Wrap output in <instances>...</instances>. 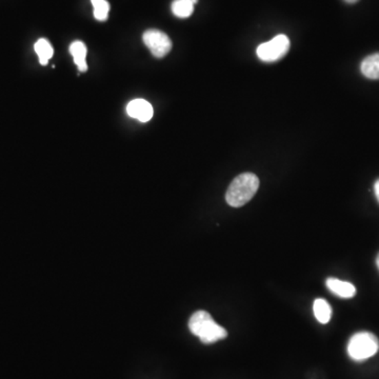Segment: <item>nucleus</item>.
<instances>
[{
  "mask_svg": "<svg viewBox=\"0 0 379 379\" xmlns=\"http://www.w3.org/2000/svg\"><path fill=\"white\" fill-rule=\"evenodd\" d=\"M376 266H377V268H378V270H379V254H378V255H377V257H376Z\"/></svg>",
  "mask_w": 379,
  "mask_h": 379,
  "instance_id": "16",
  "label": "nucleus"
},
{
  "mask_svg": "<svg viewBox=\"0 0 379 379\" xmlns=\"http://www.w3.org/2000/svg\"><path fill=\"white\" fill-rule=\"evenodd\" d=\"M347 3H358L359 0H345Z\"/></svg>",
  "mask_w": 379,
  "mask_h": 379,
  "instance_id": "15",
  "label": "nucleus"
},
{
  "mask_svg": "<svg viewBox=\"0 0 379 379\" xmlns=\"http://www.w3.org/2000/svg\"><path fill=\"white\" fill-rule=\"evenodd\" d=\"M188 329L206 345L217 343L228 336L227 330L217 325L213 317L206 311H197L188 321Z\"/></svg>",
  "mask_w": 379,
  "mask_h": 379,
  "instance_id": "1",
  "label": "nucleus"
},
{
  "mask_svg": "<svg viewBox=\"0 0 379 379\" xmlns=\"http://www.w3.org/2000/svg\"><path fill=\"white\" fill-rule=\"evenodd\" d=\"M360 71L369 79H379V53L370 55L362 61Z\"/></svg>",
  "mask_w": 379,
  "mask_h": 379,
  "instance_id": "9",
  "label": "nucleus"
},
{
  "mask_svg": "<svg viewBox=\"0 0 379 379\" xmlns=\"http://www.w3.org/2000/svg\"><path fill=\"white\" fill-rule=\"evenodd\" d=\"M70 53L74 59V63L78 67L80 72H87L88 63H87V47L81 41H74L70 45Z\"/></svg>",
  "mask_w": 379,
  "mask_h": 379,
  "instance_id": "8",
  "label": "nucleus"
},
{
  "mask_svg": "<svg viewBox=\"0 0 379 379\" xmlns=\"http://www.w3.org/2000/svg\"><path fill=\"white\" fill-rule=\"evenodd\" d=\"M127 112L132 118L138 119L142 122H148L153 117V107L144 99H134L127 107Z\"/></svg>",
  "mask_w": 379,
  "mask_h": 379,
  "instance_id": "6",
  "label": "nucleus"
},
{
  "mask_svg": "<svg viewBox=\"0 0 379 379\" xmlns=\"http://www.w3.org/2000/svg\"><path fill=\"white\" fill-rule=\"evenodd\" d=\"M94 7V17L99 21H105L108 19L110 12V3L106 0H91Z\"/></svg>",
  "mask_w": 379,
  "mask_h": 379,
  "instance_id": "13",
  "label": "nucleus"
},
{
  "mask_svg": "<svg viewBox=\"0 0 379 379\" xmlns=\"http://www.w3.org/2000/svg\"><path fill=\"white\" fill-rule=\"evenodd\" d=\"M191 1L194 3V5H196V3H198V0H191Z\"/></svg>",
  "mask_w": 379,
  "mask_h": 379,
  "instance_id": "17",
  "label": "nucleus"
},
{
  "mask_svg": "<svg viewBox=\"0 0 379 379\" xmlns=\"http://www.w3.org/2000/svg\"><path fill=\"white\" fill-rule=\"evenodd\" d=\"M290 50V39L283 34L277 35L267 43L257 47V56L265 63H275L288 54Z\"/></svg>",
  "mask_w": 379,
  "mask_h": 379,
  "instance_id": "4",
  "label": "nucleus"
},
{
  "mask_svg": "<svg viewBox=\"0 0 379 379\" xmlns=\"http://www.w3.org/2000/svg\"><path fill=\"white\" fill-rule=\"evenodd\" d=\"M194 6L191 0H174L171 9L178 19H188L193 14Z\"/></svg>",
  "mask_w": 379,
  "mask_h": 379,
  "instance_id": "11",
  "label": "nucleus"
},
{
  "mask_svg": "<svg viewBox=\"0 0 379 379\" xmlns=\"http://www.w3.org/2000/svg\"><path fill=\"white\" fill-rule=\"evenodd\" d=\"M325 285L333 294L340 297V299H352L356 294V288L349 281H343L331 277V279H327Z\"/></svg>",
  "mask_w": 379,
  "mask_h": 379,
  "instance_id": "7",
  "label": "nucleus"
},
{
  "mask_svg": "<svg viewBox=\"0 0 379 379\" xmlns=\"http://www.w3.org/2000/svg\"><path fill=\"white\" fill-rule=\"evenodd\" d=\"M142 41L151 53L158 58L166 56L172 50L170 37L160 30L151 29L144 32Z\"/></svg>",
  "mask_w": 379,
  "mask_h": 379,
  "instance_id": "5",
  "label": "nucleus"
},
{
  "mask_svg": "<svg viewBox=\"0 0 379 379\" xmlns=\"http://www.w3.org/2000/svg\"><path fill=\"white\" fill-rule=\"evenodd\" d=\"M315 317L321 323H328L332 317V307L328 301L323 299H316L313 305Z\"/></svg>",
  "mask_w": 379,
  "mask_h": 379,
  "instance_id": "10",
  "label": "nucleus"
},
{
  "mask_svg": "<svg viewBox=\"0 0 379 379\" xmlns=\"http://www.w3.org/2000/svg\"><path fill=\"white\" fill-rule=\"evenodd\" d=\"M347 350L353 360H366L378 352L379 340L373 333L358 332L351 337Z\"/></svg>",
  "mask_w": 379,
  "mask_h": 379,
  "instance_id": "3",
  "label": "nucleus"
},
{
  "mask_svg": "<svg viewBox=\"0 0 379 379\" xmlns=\"http://www.w3.org/2000/svg\"><path fill=\"white\" fill-rule=\"evenodd\" d=\"M34 47H35L36 54L39 55L41 65H47L50 59H51L53 54H54V50H53L51 43H50L47 39H41L35 43Z\"/></svg>",
  "mask_w": 379,
  "mask_h": 379,
  "instance_id": "12",
  "label": "nucleus"
},
{
  "mask_svg": "<svg viewBox=\"0 0 379 379\" xmlns=\"http://www.w3.org/2000/svg\"><path fill=\"white\" fill-rule=\"evenodd\" d=\"M259 188V180L253 173H243L234 178L228 188L226 200L234 208L245 206L255 196Z\"/></svg>",
  "mask_w": 379,
  "mask_h": 379,
  "instance_id": "2",
  "label": "nucleus"
},
{
  "mask_svg": "<svg viewBox=\"0 0 379 379\" xmlns=\"http://www.w3.org/2000/svg\"><path fill=\"white\" fill-rule=\"evenodd\" d=\"M374 193L375 196H376L377 200H378L379 202V178L376 180V182H375L374 184Z\"/></svg>",
  "mask_w": 379,
  "mask_h": 379,
  "instance_id": "14",
  "label": "nucleus"
}]
</instances>
